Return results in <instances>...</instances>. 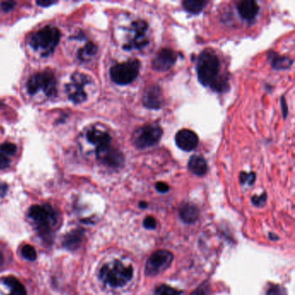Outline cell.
Masks as SVG:
<instances>
[{
  "label": "cell",
  "instance_id": "1",
  "mask_svg": "<svg viewBox=\"0 0 295 295\" xmlns=\"http://www.w3.org/2000/svg\"><path fill=\"white\" fill-rule=\"evenodd\" d=\"M197 79L203 86L211 87L214 90L222 92L227 89V80L219 76L220 62L218 57L211 49H206L197 57Z\"/></svg>",
  "mask_w": 295,
  "mask_h": 295
},
{
  "label": "cell",
  "instance_id": "2",
  "mask_svg": "<svg viewBox=\"0 0 295 295\" xmlns=\"http://www.w3.org/2000/svg\"><path fill=\"white\" fill-rule=\"evenodd\" d=\"M99 277L103 283L111 288H122L133 279V267L125 265L117 260L110 261L103 265L100 270Z\"/></svg>",
  "mask_w": 295,
  "mask_h": 295
},
{
  "label": "cell",
  "instance_id": "3",
  "mask_svg": "<svg viewBox=\"0 0 295 295\" xmlns=\"http://www.w3.org/2000/svg\"><path fill=\"white\" fill-rule=\"evenodd\" d=\"M61 32L52 25L43 27L30 38V45L42 57L52 53L60 41Z\"/></svg>",
  "mask_w": 295,
  "mask_h": 295
},
{
  "label": "cell",
  "instance_id": "4",
  "mask_svg": "<svg viewBox=\"0 0 295 295\" xmlns=\"http://www.w3.org/2000/svg\"><path fill=\"white\" fill-rule=\"evenodd\" d=\"M29 216L36 224L39 235L47 240L51 239L52 228L57 223L54 209L49 205H34L29 211Z\"/></svg>",
  "mask_w": 295,
  "mask_h": 295
},
{
  "label": "cell",
  "instance_id": "5",
  "mask_svg": "<svg viewBox=\"0 0 295 295\" xmlns=\"http://www.w3.org/2000/svg\"><path fill=\"white\" fill-rule=\"evenodd\" d=\"M140 69V61L133 59L113 66L110 69V76L114 84L127 85L136 79Z\"/></svg>",
  "mask_w": 295,
  "mask_h": 295
},
{
  "label": "cell",
  "instance_id": "6",
  "mask_svg": "<svg viewBox=\"0 0 295 295\" xmlns=\"http://www.w3.org/2000/svg\"><path fill=\"white\" fill-rule=\"evenodd\" d=\"M27 89L30 95H36L39 91H42L46 96L53 97L57 95V80L50 71L38 73L28 81Z\"/></svg>",
  "mask_w": 295,
  "mask_h": 295
},
{
  "label": "cell",
  "instance_id": "7",
  "mask_svg": "<svg viewBox=\"0 0 295 295\" xmlns=\"http://www.w3.org/2000/svg\"><path fill=\"white\" fill-rule=\"evenodd\" d=\"M163 130L158 125H146L136 129L132 136V141L138 149H146L158 144L161 140Z\"/></svg>",
  "mask_w": 295,
  "mask_h": 295
},
{
  "label": "cell",
  "instance_id": "8",
  "mask_svg": "<svg viewBox=\"0 0 295 295\" xmlns=\"http://www.w3.org/2000/svg\"><path fill=\"white\" fill-rule=\"evenodd\" d=\"M92 80L83 73L76 72L71 76L70 82L65 86L68 99L73 103H82L87 98V87L90 85Z\"/></svg>",
  "mask_w": 295,
  "mask_h": 295
},
{
  "label": "cell",
  "instance_id": "9",
  "mask_svg": "<svg viewBox=\"0 0 295 295\" xmlns=\"http://www.w3.org/2000/svg\"><path fill=\"white\" fill-rule=\"evenodd\" d=\"M173 261V253L168 250H159L148 258L145 273L148 276H155L165 272Z\"/></svg>",
  "mask_w": 295,
  "mask_h": 295
},
{
  "label": "cell",
  "instance_id": "10",
  "mask_svg": "<svg viewBox=\"0 0 295 295\" xmlns=\"http://www.w3.org/2000/svg\"><path fill=\"white\" fill-rule=\"evenodd\" d=\"M85 138L87 143L95 148V154L97 158L108 148H111L112 139L109 133L98 126H92L91 128L88 129Z\"/></svg>",
  "mask_w": 295,
  "mask_h": 295
},
{
  "label": "cell",
  "instance_id": "11",
  "mask_svg": "<svg viewBox=\"0 0 295 295\" xmlns=\"http://www.w3.org/2000/svg\"><path fill=\"white\" fill-rule=\"evenodd\" d=\"M131 28L133 32V36L129 40L127 43L123 45V49H126V50L133 49H140L145 46L148 45L149 43V40L146 37V32L148 30V23L143 20L134 21L132 23Z\"/></svg>",
  "mask_w": 295,
  "mask_h": 295
},
{
  "label": "cell",
  "instance_id": "12",
  "mask_svg": "<svg viewBox=\"0 0 295 295\" xmlns=\"http://www.w3.org/2000/svg\"><path fill=\"white\" fill-rule=\"evenodd\" d=\"M142 103L145 107H147L148 109H160L164 106V103H165L161 87L156 84L148 86L145 89Z\"/></svg>",
  "mask_w": 295,
  "mask_h": 295
},
{
  "label": "cell",
  "instance_id": "13",
  "mask_svg": "<svg viewBox=\"0 0 295 295\" xmlns=\"http://www.w3.org/2000/svg\"><path fill=\"white\" fill-rule=\"evenodd\" d=\"M177 53L173 49H162L159 50L152 61V68L157 71H167L174 65L177 61Z\"/></svg>",
  "mask_w": 295,
  "mask_h": 295
},
{
  "label": "cell",
  "instance_id": "14",
  "mask_svg": "<svg viewBox=\"0 0 295 295\" xmlns=\"http://www.w3.org/2000/svg\"><path fill=\"white\" fill-rule=\"evenodd\" d=\"M175 142L183 151H191L197 148L199 140L195 132L190 129H182L176 134Z\"/></svg>",
  "mask_w": 295,
  "mask_h": 295
},
{
  "label": "cell",
  "instance_id": "15",
  "mask_svg": "<svg viewBox=\"0 0 295 295\" xmlns=\"http://www.w3.org/2000/svg\"><path fill=\"white\" fill-rule=\"evenodd\" d=\"M259 5L253 0H243L237 4V11L242 19L245 20H253L259 12Z\"/></svg>",
  "mask_w": 295,
  "mask_h": 295
},
{
  "label": "cell",
  "instance_id": "16",
  "mask_svg": "<svg viewBox=\"0 0 295 295\" xmlns=\"http://www.w3.org/2000/svg\"><path fill=\"white\" fill-rule=\"evenodd\" d=\"M98 159L106 164V166L112 167H120L124 161V158L121 151L111 148L99 156Z\"/></svg>",
  "mask_w": 295,
  "mask_h": 295
},
{
  "label": "cell",
  "instance_id": "17",
  "mask_svg": "<svg viewBox=\"0 0 295 295\" xmlns=\"http://www.w3.org/2000/svg\"><path fill=\"white\" fill-rule=\"evenodd\" d=\"M188 169L193 174L202 177L207 173L208 165L202 156L193 155L190 158Z\"/></svg>",
  "mask_w": 295,
  "mask_h": 295
},
{
  "label": "cell",
  "instance_id": "18",
  "mask_svg": "<svg viewBox=\"0 0 295 295\" xmlns=\"http://www.w3.org/2000/svg\"><path fill=\"white\" fill-rule=\"evenodd\" d=\"M179 216L184 222L188 224L196 223L198 219L199 211L196 205L186 204L182 206L179 211Z\"/></svg>",
  "mask_w": 295,
  "mask_h": 295
},
{
  "label": "cell",
  "instance_id": "19",
  "mask_svg": "<svg viewBox=\"0 0 295 295\" xmlns=\"http://www.w3.org/2000/svg\"><path fill=\"white\" fill-rule=\"evenodd\" d=\"M268 56H269L268 57H269V61H270L271 66H272L273 68H274L276 70L288 69L293 64V60L290 59L289 57L280 56V55H278L274 51H270Z\"/></svg>",
  "mask_w": 295,
  "mask_h": 295
},
{
  "label": "cell",
  "instance_id": "20",
  "mask_svg": "<svg viewBox=\"0 0 295 295\" xmlns=\"http://www.w3.org/2000/svg\"><path fill=\"white\" fill-rule=\"evenodd\" d=\"M3 282L10 289L8 295H27L26 289L24 288V286L14 277L4 278Z\"/></svg>",
  "mask_w": 295,
  "mask_h": 295
},
{
  "label": "cell",
  "instance_id": "21",
  "mask_svg": "<svg viewBox=\"0 0 295 295\" xmlns=\"http://www.w3.org/2000/svg\"><path fill=\"white\" fill-rule=\"evenodd\" d=\"M83 231L82 230H76L72 231L66 235L64 241H63V246L68 249V250H75L77 247L79 246L80 243L82 242L83 238Z\"/></svg>",
  "mask_w": 295,
  "mask_h": 295
},
{
  "label": "cell",
  "instance_id": "22",
  "mask_svg": "<svg viewBox=\"0 0 295 295\" xmlns=\"http://www.w3.org/2000/svg\"><path fill=\"white\" fill-rule=\"evenodd\" d=\"M182 4L186 12L197 15L205 9V6L209 4V2L201 1V0H185L183 1Z\"/></svg>",
  "mask_w": 295,
  "mask_h": 295
},
{
  "label": "cell",
  "instance_id": "23",
  "mask_svg": "<svg viewBox=\"0 0 295 295\" xmlns=\"http://www.w3.org/2000/svg\"><path fill=\"white\" fill-rule=\"evenodd\" d=\"M97 52V47L94 42H87L85 45L79 49L78 51V58L81 61H87L91 57H94Z\"/></svg>",
  "mask_w": 295,
  "mask_h": 295
},
{
  "label": "cell",
  "instance_id": "24",
  "mask_svg": "<svg viewBox=\"0 0 295 295\" xmlns=\"http://www.w3.org/2000/svg\"><path fill=\"white\" fill-rule=\"evenodd\" d=\"M182 291L163 284L156 288L155 295H181Z\"/></svg>",
  "mask_w": 295,
  "mask_h": 295
},
{
  "label": "cell",
  "instance_id": "25",
  "mask_svg": "<svg viewBox=\"0 0 295 295\" xmlns=\"http://www.w3.org/2000/svg\"><path fill=\"white\" fill-rule=\"evenodd\" d=\"M240 183L242 185H247V186H252L253 185V183L255 181V173L251 171V172H245V171H242L240 177Z\"/></svg>",
  "mask_w": 295,
  "mask_h": 295
},
{
  "label": "cell",
  "instance_id": "26",
  "mask_svg": "<svg viewBox=\"0 0 295 295\" xmlns=\"http://www.w3.org/2000/svg\"><path fill=\"white\" fill-rule=\"evenodd\" d=\"M16 151H17V146L10 142H5L0 146V152L8 157L14 155Z\"/></svg>",
  "mask_w": 295,
  "mask_h": 295
},
{
  "label": "cell",
  "instance_id": "27",
  "mask_svg": "<svg viewBox=\"0 0 295 295\" xmlns=\"http://www.w3.org/2000/svg\"><path fill=\"white\" fill-rule=\"evenodd\" d=\"M22 255L30 261H34L37 259V252L34 248L30 245H25L22 248Z\"/></svg>",
  "mask_w": 295,
  "mask_h": 295
},
{
  "label": "cell",
  "instance_id": "28",
  "mask_svg": "<svg viewBox=\"0 0 295 295\" xmlns=\"http://www.w3.org/2000/svg\"><path fill=\"white\" fill-rule=\"evenodd\" d=\"M266 295H288L287 289L280 285H273L267 290Z\"/></svg>",
  "mask_w": 295,
  "mask_h": 295
},
{
  "label": "cell",
  "instance_id": "29",
  "mask_svg": "<svg viewBox=\"0 0 295 295\" xmlns=\"http://www.w3.org/2000/svg\"><path fill=\"white\" fill-rule=\"evenodd\" d=\"M267 194L265 192L262 193L261 195H259V196H253L252 197V204H253L254 206H257V207H261V206H263V205H265L266 202H267Z\"/></svg>",
  "mask_w": 295,
  "mask_h": 295
},
{
  "label": "cell",
  "instance_id": "30",
  "mask_svg": "<svg viewBox=\"0 0 295 295\" xmlns=\"http://www.w3.org/2000/svg\"><path fill=\"white\" fill-rule=\"evenodd\" d=\"M143 225L148 230H154L157 227V221L153 216H148L145 218Z\"/></svg>",
  "mask_w": 295,
  "mask_h": 295
},
{
  "label": "cell",
  "instance_id": "31",
  "mask_svg": "<svg viewBox=\"0 0 295 295\" xmlns=\"http://www.w3.org/2000/svg\"><path fill=\"white\" fill-rule=\"evenodd\" d=\"M10 163H11L10 157L4 155V154L0 152V169L1 170L6 169V168L10 167Z\"/></svg>",
  "mask_w": 295,
  "mask_h": 295
},
{
  "label": "cell",
  "instance_id": "32",
  "mask_svg": "<svg viewBox=\"0 0 295 295\" xmlns=\"http://www.w3.org/2000/svg\"><path fill=\"white\" fill-rule=\"evenodd\" d=\"M156 190L160 193H167L169 191L170 187L167 185V183H164V182H158L156 184Z\"/></svg>",
  "mask_w": 295,
  "mask_h": 295
},
{
  "label": "cell",
  "instance_id": "33",
  "mask_svg": "<svg viewBox=\"0 0 295 295\" xmlns=\"http://www.w3.org/2000/svg\"><path fill=\"white\" fill-rule=\"evenodd\" d=\"M280 103H281V109H282V112H283V117L284 119H286L288 114V107L287 106L286 100L284 98V96H282L281 99H280Z\"/></svg>",
  "mask_w": 295,
  "mask_h": 295
},
{
  "label": "cell",
  "instance_id": "34",
  "mask_svg": "<svg viewBox=\"0 0 295 295\" xmlns=\"http://www.w3.org/2000/svg\"><path fill=\"white\" fill-rule=\"evenodd\" d=\"M15 3L14 2H12V1H9V2H3L2 4H1V7L4 11H11L12 9H13L14 7V5H15Z\"/></svg>",
  "mask_w": 295,
  "mask_h": 295
},
{
  "label": "cell",
  "instance_id": "35",
  "mask_svg": "<svg viewBox=\"0 0 295 295\" xmlns=\"http://www.w3.org/2000/svg\"><path fill=\"white\" fill-rule=\"evenodd\" d=\"M190 295H206V287L201 286L193 292L192 294H190Z\"/></svg>",
  "mask_w": 295,
  "mask_h": 295
},
{
  "label": "cell",
  "instance_id": "36",
  "mask_svg": "<svg viewBox=\"0 0 295 295\" xmlns=\"http://www.w3.org/2000/svg\"><path fill=\"white\" fill-rule=\"evenodd\" d=\"M8 186L5 184L0 185V197H4L7 192Z\"/></svg>",
  "mask_w": 295,
  "mask_h": 295
},
{
  "label": "cell",
  "instance_id": "37",
  "mask_svg": "<svg viewBox=\"0 0 295 295\" xmlns=\"http://www.w3.org/2000/svg\"><path fill=\"white\" fill-rule=\"evenodd\" d=\"M38 4L39 5H42V6H45V5H50V4H54L55 2H49V1H42V2H37Z\"/></svg>",
  "mask_w": 295,
  "mask_h": 295
},
{
  "label": "cell",
  "instance_id": "38",
  "mask_svg": "<svg viewBox=\"0 0 295 295\" xmlns=\"http://www.w3.org/2000/svg\"><path fill=\"white\" fill-rule=\"evenodd\" d=\"M140 207L141 209H145L148 207V203H146V202H140Z\"/></svg>",
  "mask_w": 295,
  "mask_h": 295
},
{
  "label": "cell",
  "instance_id": "39",
  "mask_svg": "<svg viewBox=\"0 0 295 295\" xmlns=\"http://www.w3.org/2000/svg\"><path fill=\"white\" fill-rule=\"evenodd\" d=\"M269 236H270V238L272 239V240H274V238H276V240L278 239V237H277L276 235H273V234H270Z\"/></svg>",
  "mask_w": 295,
  "mask_h": 295
},
{
  "label": "cell",
  "instance_id": "40",
  "mask_svg": "<svg viewBox=\"0 0 295 295\" xmlns=\"http://www.w3.org/2000/svg\"><path fill=\"white\" fill-rule=\"evenodd\" d=\"M3 261V256H2V253H0V262Z\"/></svg>",
  "mask_w": 295,
  "mask_h": 295
},
{
  "label": "cell",
  "instance_id": "41",
  "mask_svg": "<svg viewBox=\"0 0 295 295\" xmlns=\"http://www.w3.org/2000/svg\"><path fill=\"white\" fill-rule=\"evenodd\" d=\"M0 104H1V103H0Z\"/></svg>",
  "mask_w": 295,
  "mask_h": 295
}]
</instances>
